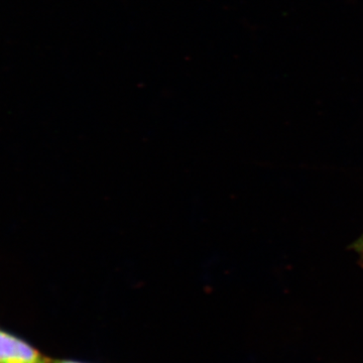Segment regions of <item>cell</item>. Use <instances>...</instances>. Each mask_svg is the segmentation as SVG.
<instances>
[{"mask_svg": "<svg viewBox=\"0 0 363 363\" xmlns=\"http://www.w3.org/2000/svg\"><path fill=\"white\" fill-rule=\"evenodd\" d=\"M353 247L357 250V252L363 253V233L362 236L357 241H355L354 245H353Z\"/></svg>", "mask_w": 363, "mask_h": 363, "instance_id": "obj_2", "label": "cell"}, {"mask_svg": "<svg viewBox=\"0 0 363 363\" xmlns=\"http://www.w3.org/2000/svg\"><path fill=\"white\" fill-rule=\"evenodd\" d=\"M50 363H88L75 359H51Z\"/></svg>", "mask_w": 363, "mask_h": 363, "instance_id": "obj_3", "label": "cell"}, {"mask_svg": "<svg viewBox=\"0 0 363 363\" xmlns=\"http://www.w3.org/2000/svg\"><path fill=\"white\" fill-rule=\"evenodd\" d=\"M45 357L26 339L0 328V363H50Z\"/></svg>", "mask_w": 363, "mask_h": 363, "instance_id": "obj_1", "label": "cell"}]
</instances>
